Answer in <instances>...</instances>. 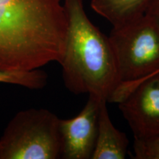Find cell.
I'll return each instance as SVG.
<instances>
[{"label":"cell","instance_id":"obj_1","mask_svg":"<svg viewBox=\"0 0 159 159\" xmlns=\"http://www.w3.org/2000/svg\"><path fill=\"white\" fill-rule=\"evenodd\" d=\"M66 30L61 0H0V71H32L60 63Z\"/></svg>","mask_w":159,"mask_h":159},{"label":"cell","instance_id":"obj_2","mask_svg":"<svg viewBox=\"0 0 159 159\" xmlns=\"http://www.w3.org/2000/svg\"><path fill=\"white\" fill-rule=\"evenodd\" d=\"M67 30L59 63L63 83L75 94L94 95L108 102L119 80L108 37L89 19L83 0H64Z\"/></svg>","mask_w":159,"mask_h":159},{"label":"cell","instance_id":"obj_3","mask_svg":"<svg viewBox=\"0 0 159 159\" xmlns=\"http://www.w3.org/2000/svg\"><path fill=\"white\" fill-rule=\"evenodd\" d=\"M109 41L120 83L108 102L119 103L137 84L159 69V26L149 16L113 27Z\"/></svg>","mask_w":159,"mask_h":159},{"label":"cell","instance_id":"obj_4","mask_svg":"<svg viewBox=\"0 0 159 159\" xmlns=\"http://www.w3.org/2000/svg\"><path fill=\"white\" fill-rule=\"evenodd\" d=\"M60 120L47 109L19 111L0 138V159L61 158Z\"/></svg>","mask_w":159,"mask_h":159},{"label":"cell","instance_id":"obj_5","mask_svg":"<svg viewBox=\"0 0 159 159\" xmlns=\"http://www.w3.org/2000/svg\"><path fill=\"white\" fill-rule=\"evenodd\" d=\"M117 104L134 140L146 141L159 136V74L137 84Z\"/></svg>","mask_w":159,"mask_h":159},{"label":"cell","instance_id":"obj_6","mask_svg":"<svg viewBox=\"0 0 159 159\" xmlns=\"http://www.w3.org/2000/svg\"><path fill=\"white\" fill-rule=\"evenodd\" d=\"M103 99L89 94L88 101L77 116L60 120L63 159H91L96 144L98 119Z\"/></svg>","mask_w":159,"mask_h":159},{"label":"cell","instance_id":"obj_7","mask_svg":"<svg viewBox=\"0 0 159 159\" xmlns=\"http://www.w3.org/2000/svg\"><path fill=\"white\" fill-rule=\"evenodd\" d=\"M107 103L103 99L100 104L97 136L91 159H124L128 153V138L111 122Z\"/></svg>","mask_w":159,"mask_h":159},{"label":"cell","instance_id":"obj_8","mask_svg":"<svg viewBox=\"0 0 159 159\" xmlns=\"http://www.w3.org/2000/svg\"><path fill=\"white\" fill-rule=\"evenodd\" d=\"M151 0H91L97 14L108 20L113 27L128 24L144 15Z\"/></svg>","mask_w":159,"mask_h":159},{"label":"cell","instance_id":"obj_9","mask_svg":"<svg viewBox=\"0 0 159 159\" xmlns=\"http://www.w3.org/2000/svg\"><path fill=\"white\" fill-rule=\"evenodd\" d=\"M48 75L41 69L27 71H0V83L21 85L30 89H41L47 84Z\"/></svg>","mask_w":159,"mask_h":159},{"label":"cell","instance_id":"obj_10","mask_svg":"<svg viewBox=\"0 0 159 159\" xmlns=\"http://www.w3.org/2000/svg\"><path fill=\"white\" fill-rule=\"evenodd\" d=\"M134 158L159 159V136L146 141L134 140Z\"/></svg>","mask_w":159,"mask_h":159},{"label":"cell","instance_id":"obj_11","mask_svg":"<svg viewBox=\"0 0 159 159\" xmlns=\"http://www.w3.org/2000/svg\"><path fill=\"white\" fill-rule=\"evenodd\" d=\"M145 14L149 16L159 26V0H151Z\"/></svg>","mask_w":159,"mask_h":159}]
</instances>
